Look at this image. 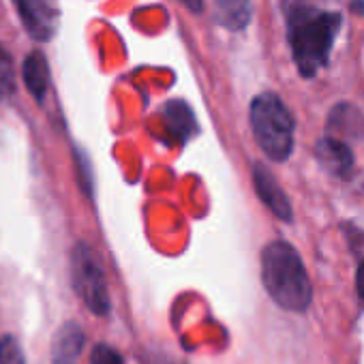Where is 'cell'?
Returning <instances> with one entry per match:
<instances>
[{
    "label": "cell",
    "instance_id": "cell-1",
    "mask_svg": "<svg viewBox=\"0 0 364 364\" xmlns=\"http://www.w3.org/2000/svg\"><path fill=\"white\" fill-rule=\"evenodd\" d=\"M289 43L298 71L313 77L328 60L330 48L341 26V16L332 11H317L313 7L296 5L287 11Z\"/></svg>",
    "mask_w": 364,
    "mask_h": 364
},
{
    "label": "cell",
    "instance_id": "cell-2",
    "mask_svg": "<svg viewBox=\"0 0 364 364\" xmlns=\"http://www.w3.org/2000/svg\"><path fill=\"white\" fill-rule=\"evenodd\" d=\"M262 277L270 298L294 313L311 302V281L300 255L287 242H270L262 253Z\"/></svg>",
    "mask_w": 364,
    "mask_h": 364
},
{
    "label": "cell",
    "instance_id": "cell-3",
    "mask_svg": "<svg viewBox=\"0 0 364 364\" xmlns=\"http://www.w3.org/2000/svg\"><path fill=\"white\" fill-rule=\"evenodd\" d=\"M251 127L259 148L272 161H285L294 148V118L277 95L264 92L251 103Z\"/></svg>",
    "mask_w": 364,
    "mask_h": 364
},
{
    "label": "cell",
    "instance_id": "cell-4",
    "mask_svg": "<svg viewBox=\"0 0 364 364\" xmlns=\"http://www.w3.org/2000/svg\"><path fill=\"white\" fill-rule=\"evenodd\" d=\"M71 281H73L77 296L95 315L109 313V294H107L105 272L95 251L82 242L75 245L71 253Z\"/></svg>",
    "mask_w": 364,
    "mask_h": 364
},
{
    "label": "cell",
    "instance_id": "cell-5",
    "mask_svg": "<svg viewBox=\"0 0 364 364\" xmlns=\"http://www.w3.org/2000/svg\"><path fill=\"white\" fill-rule=\"evenodd\" d=\"M18 14L28 31V35L37 41L52 39L56 24H54V9L48 0H14Z\"/></svg>",
    "mask_w": 364,
    "mask_h": 364
},
{
    "label": "cell",
    "instance_id": "cell-6",
    "mask_svg": "<svg viewBox=\"0 0 364 364\" xmlns=\"http://www.w3.org/2000/svg\"><path fill=\"white\" fill-rule=\"evenodd\" d=\"M253 180H255V189H257V196L262 198V202H264L279 219L289 221V219H291L289 200H287L285 193L281 191L279 182L272 178V173H270L264 165H255V167H253Z\"/></svg>",
    "mask_w": 364,
    "mask_h": 364
},
{
    "label": "cell",
    "instance_id": "cell-7",
    "mask_svg": "<svg viewBox=\"0 0 364 364\" xmlns=\"http://www.w3.org/2000/svg\"><path fill=\"white\" fill-rule=\"evenodd\" d=\"M317 159L334 176H345L353 165V156H351V150L347 148V144H343L341 139H334V137L319 139Z\"/></svg>",
    "mask_w": 364,
    "mask_h": 364
},
{
    "label": "cell",
    "instance_id": "cell-8",
    "mask_svg": "<svg viewBox=\"0 0 364 364\" xmlns=\"http://www.w3.org/2000/svg\"><path fill=\"white\" fill-rule=\"evenodd\" d=\"M22 77H24L28 92L37 101H43L48 86H50V69H48V60L41 52H33L26 56L24 67H22Z\"/></svg>",
    "mask_w": 364,
    "mask_h": 364
},
{
    "label": "cell",
    "instance_id": "cell-9",
    "mask_svg": "<svg viewBox=\"0 0 364 364\" xmlns=\"http://www.w3.org/2000/svg\"><path fill=\"white\" fill-rule=\"evenodd\" d=\"M84 347V334L80 326L67 323L54 338V362L56 364H73Z\"/></svg>",
    "mask_w": 364,
    "mask_h": 364
},
{
    "label": "cell",
    "instance_id": "cell-10",
    "mask_svg": "<svg viewBox=\"0 0 364 364\" xmlns=\"http://www.w3.org/2000/svg\"><path fill=\"white\" fill-rule=\"evenodd\" d=\"M217 22L230 31H242L251 20L249 0H215Z\"/></svg>",
    "mask_w": 364,
    "mask_h": 364
},
{
    "label": "cell",
    "instance_id": "cell-11",
    "mask_svg": "<svg viewBox=\"0 0 364 364\" xmlns=\"http://www.w3.org/2000/svg\"><path fill=\"white\" fill-rule=\"evenodd\" d=\"M165 116L169 127L173 129V133L178 137H187L196 131V120H193V112L182 103V101H171L165 107Z\"/></svg>",
    "mask_w": 364,
    "mask_h": 364
},
{
    "label": "cell",
    "instance_id": "cell-12",
    "mask_svg": "<svg viewBox=\"0 0 364 364\" xmlns=\"http://www.w3.org/2000/svg\"><path fill=\"white\" fill-rule=\"evenodd\" d=\"M14 90H16V67H14V58L9 56V52L3 46H0V101L9 99Z\"/></svg>",
    "mask_w": 364,
    "mask_h": 364
},
{
    "label": "cell",
    "instance_id": "cell-13",
    "mask_svg": "<svg viewBox=\"0 0 364 364\" xmlns=\"http://www.w3.org/2000/svg\"><path fill=\"white\" fill-rule=\"evenodd\" d=\"M0 364H24V351L11 334L0 338Z\"/></svg>",
    "mask_w": 364,
    "mask_h": 364
},
{
    "label": "cell",
    "instance_id": "cell-14",
    "mask_svg": "<svg viewBox=\"0 0 364 364\" xmlns=\"http://www.w3.org/2000/svg\"><path fill=\"white\" fill-rule=\"evenodd\" d=\"M90 362L92 364H122V358L109 345H97L90 353Z\"/></svg>",
    "mask_w": 364,
    "mask_h": 364
},
{
    "label": "cell",
    "instance_id": "cell-15",
    "mask_svg": "<svg viewBox=\"0 0 364 364\" xmlns=\"http://www.w3.org/2000/svg\"><path fill=\"white\" fill-rule=\"evenodd\" d=\"M182 5H185L189 11H193V14H202L204 11V0H180Z\"/></svg>",
    "mask_w": 364,
    "mask_h": 364
},
{
    "label": "cell",
    "instance_id": "cell-16",
    "mask_svg": "<svg viewBox=\"0 0 364 364\" xmlns=\"http://www.w3.org/2000/svg\"><path fill=\"white\" fill-rule=\"evenodd\" d=\"M355 285H358V294H360V298L364 300V262L360 264V268H358V279H355Z\"/></svg>",
    "mask_w": 364,
    "mask_h": 364
}]
</instances>
